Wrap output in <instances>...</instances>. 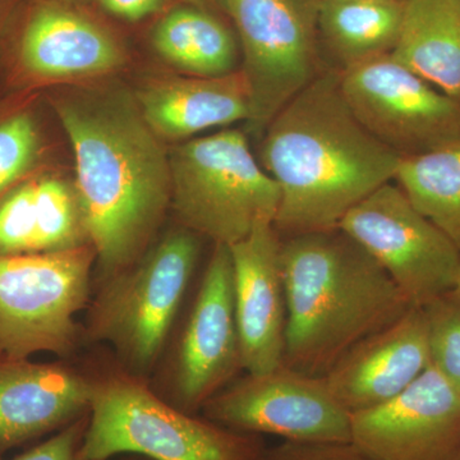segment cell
<instances>
[{
  "mask_svg": "<svg viewBox=\"0 0 460 460\" xmlns=\"http://www.w3.org/2000/svg\"><path fill=\"white\" fill-rule=\"evenodd\" d=\"M339 75L326 68L263 131L261 165L280 190V237L338 228L398 171L402 157L359 123Z\"/></svg>",
  "mask_w": 460,
  "mask_h": 460,
  "instance_id": "cell-1",
  "label": "cell"
},
{
  "mask_svg": "<svg viewBox=\"0 0 460 460\" xmlns=\"http://www.w3.org/2000/svg\"><path fill=\"white\" fill-rule=\"evenodd\" d=\"M75 162V192L102 277L148 250L171 205L169 153L140 109L119 96L56 102Z\"/></svg>",
  "mask_w": 460,
  "mask_h": 460,
  "instance_id": "cell-2",
  "label": "cell"
},
{
  "mask_svg": "<svg viewBox=\"0 0 460 460\" xmlns=\"http://www.w3.org/2000/svg\"><path fill=\"white\" fill-rule=\"evenodd\" d=\"M280 261L283 365L308 376H325L354 345L411 308L374 257L341 229L281 237Z\"/></svg>",
  "mask_w": 460,
  "mask_h": 460,
  "instance_id": "cell-3",
  "label": "cell"
},
{
  "mask_svg": "<svg viewBox=\"0 0 460 460\" xmlns=\"http://www.w3.org/2000/svg\"><path fill=\"white\" fill-rule=\"evenodd\" d=\"M263 452L255 434L196 419L163 401L138 376L93 383L84 460L119 454L150 460H261Z\"/></svg>",
  "mask_w": 460,
  "mask_h": 460,
  "instance_id": "cell-4",
  "label": "cell"
},
{
  "mask_svg": "<svg viewBox=\"0 0 460 460\" xmlns=\"http://www.w3.org/2000/svg\"><path fill=\"white\" fill-rule=\"evenodd\" d=\"M171 205L184 228L232 246L275 223L280 190L239 129L193 138L169 151Z\"/></svg>",
  "mask_w": 460,
  "mask_h": 460,
  "instance_id": "cell-5",
  "label": "cell"
},
{
  "mask_svg": "<svg viewBox=\"0 0 460 460\" xmlns=\"http://www.w3.org/2000/svg\"><path fill=\"white\" fill-rule=\"evenodd\" d=\"M199 253L196 233L177 229L104 278L90 305L87 337L111 344L133 376L150 372L164 349Z\"/></svg>",
  "mask_w": 460,
  "mask_h": 460,
  "instance_id": "cell-6",
  "label": "cell"
},
{
  "mask_svg": "<svg viewBox=\"0 0 460 460\" xmlns=\"http://www.w3.org/2000/svg\"><path fill=\"white\" fill-rule=\"evenodd\" d=\"M91 244L60 252L0 255V358L68 356L75 317L90 299Z\"/></svg>",
  "mask_w": 460,
  "mask_h": 460,
  "instance_id": "cell-7",
  "label": "cell"
},
{
  "mask_svg": "<svg viewBox=\"0 0 460 460\" xmlns=\"http://www.w3.org/2000/svg\"><path fill=\"white\" fill-rule=\"evenodd\" d=\"M237 29L251 95V131L272 118L326 68L319 51L320 0H217Z\"/></svg>",
  "mask_w": 460,
  "mask_h": 460,
  "instance_id": "cell-8",
  "label": "cell"
},
{
  "mask_svg": "<svg viewBox=\"0 0 460 460\" xmlns=\"http://www.w3.org/2000/svg\"><path fill=\"white\" fill-rule=\"evenodd\" d=\"M338 228L374 257L411 307H425L456 288L459 248L394 181L354 206Z\"/></svg>",
  "mask_w": 460,
  "mask_h": 460,
  "instance_id": "cell-9",
  "label": "cell"
},
{
  "mask_svg": "<svg viewBox=\"0 0 460 460\" xmlns=\"http://www.w3.org/2000/svg\"><path fill=\"white\" fill-rule=\"evenodd\" d=\"M345 102L359 123L401 157L429 153L460 136V102L392 53L339 68Z\"/></svg>",
  "mask_w": 460,
  "mask_h": 460,
  "instance_id": "cell-10",
  "label": "cell"
},
{
  "mask_svg": "<svg viewBox=\"0 0 460 460\" xmlns=\"http://www.w3.org/2000/svg\"><path fill=\"white\" fill-rule=\"evenodd\" d=\"M206 419L244 434L281 436L293 443L352 444V414L325 378L281 365L220 390L204 408Z\"/></svg>",
  "mask_w": 460,
  "mask_h": 460,
  "instance_id": "cell-11",
  "label": "cell"
},
{
  "mask_svg": "<svg viewBox=\"0 0 460 460\" xmlns=\"http://www.w3.org/2000/svg\"><path fill=\"white\" fill-rule=\"evenodd\" d=\"M242 367L235 317L234 279L228 246L215 244L172 362V399L193 414Z\"/></svg>",
  "mask_w": 460,
  "mask_h": 460,
  "instance_id": "cell-12",
  "label": "cell"
},
{
  "mask_svg": "<svg viewBox=\"0 0 460 460\" xmlns=\"http://www.w3.org/2000/svg\"><path fill=\"white\" fill-rule=\"evenodd\" d=\"M352 444L371 460H460V392L429 365L402 394L352 414Z\"/></svg>",
  "mask_w": 460,
  "mask_h": 460,
  "instance_id": "cell-13",
  "label": "cell"
},
{
  "mask_svg": "<svg viewBox=\"0 0 460 460\" xmlns=\"http://www.w3.org/2000/svg\"><path fill=\"white\" fill-rule=\"evenodd\" d=\"M280 244L274 223L265 222L229 246L242 367L251 375L283 365L287 302Z\"/></svg>",
  "mask_w": 460,
  "mask_h": 460,
  "instance_id": "cell-14",
  "label": "cell"
},
{
  "mask_svg": "<svg viewBox=\"0 0 460 460\" xmlns=\"http://www.w3.org/2000/svg\"><path fill=\"white\" fill-rule=\"evenodd\" d=\"M429 367L428 321L411 307L393 325L366 338L323 376L350 414L385 404Z\"/></svg>",
  "mask_w": 460,
  "mask_h": 460,
  "instance_id": "cell-15",
  "label": "cell"
},
{
  "mask_svg": "<svg viewBox=\"0 0 460 460\" xmlns=\"http://www.w3.org/2000/svg\"><path fill=\"white\" fill-rule=\"evenodd\" d=\"M93 383L62 363L0 358V456L86 416Z\"/></svg>",
  "mask_w": 460,
  "mask_h": 460,
  "instance_id": "cell-16",
  "label": "cell"
},
{
  "mask_svg": "<svg viewBox=\"0 0 460 460\" xmlns=\"http://www.w3.org/2000/svg\"><path fill=\"white\" fill-rule=\"evenodd\" d=\"M18 56L30 74L45 78L87 77L123 65L118 42L89 18L57 3H40L27 16Z\"/></svg>",
  "mask_w": 460,
  "mask_h": 460,
  "instance_id": "cell-17",
  "label": "cell"
},
{
  "mask_svg": "<svg viewBox=\"0 0 460 460\" xmlns=\"http://www.w3.org/2000/svg\"><path fill=\"white\" fill-rule=\"evenodd\" d=\"M138 109L160 140L180 141L199 132L248 122L251 95L241 71L223 77H169L138 93Z\"/></svg>",
  "mask_w": 460,
  "mask_h": 460,
  "instance_id": "cell-18",
  "label": "cell"
},
{
  "mask_svg": "<svg viewBox=\"0 0 460 460\" xmlns=\"http://www.w3.org/2000/svg\"><path fill=\"white\" fill-rule=\"evenodd\" d=\"M393 57L460 102V0H402Z\"/></svg>",
  "mask_w": 460,
  "mask_h": 460,
  "instance_id": "cell-19",
  "label": "cell"
},
{
  "mask_svg": "<svg viewBox=\"0 0 460 460\" xmlns=\"http://www.w3.org/2000/svg\"><path fill=\"white\" fill-rule=\"evenodd\" d=\"M402 0H320L319 31L345 68L394 50Z\"/></svg>",
  "mask_w": 460,
  "mask_h": 460,
  "instance_id": "cell-20",
  "label": "cell"
},
{
  "mask_svg": "<svg viewBox=\"0 0 460 460\" xmlns=\"http://www.w3.org/2000/svg\"><path fill=\"white\" fill-rule=\"evenodd\" d=\"M159 56L193 77L237 72L238 44L219 18L201 8L181 7L166 14L153 33Z\"/></svg>",
  "mask_w": 460,
  "mask_h": 460,
  "instance_id": "cell-21",
  "label": "cell"
},
{
  "mask_svg": "<svg viewBox=\"0 0 460 460\" xmlns=\"http://www.w3.org/2000/svg\"><path fill=\"white\" fill-rule=\"evenodd\" d=\"M394 181L460 250V136L429 153L402 157Z\"/></svg>",
  "mask_w": 460,
  "mask_h": 460,
  "instance_id": "cell-22",
  "label": "cell"
},
{
  "mask_svg": "<svg viewBox=\"0 0 460 460\" xmlns=\"http://www.w3.org/2000/svg\"><path fill=\"white\" fill-rule=\"evenodd\" d=\"M38 214V252H60L86 246L80 202L66 181L45 177L33 181Z\"/></svg>",
  "mask_w": 460,
  "mask_h": 460,
  "instance_id": "cell-23",
  "label": "cell"
},
{
  "mask_svg": "<svg viewBox=\"0 0 460 460\" xmlns=\"http://www.w3.org/2000/svg\"><path fill=\"white\" fill-rule=\"evenodd\" d=\"M422 310L428 321L429 365L460 392V295L450 290Z\"/></svg>",
  "mask_w": 460,
  "mask_h": 460,
  "instance_id": "cell-24",
  "label": "cell"
},
{
  "mask_svg": "<svg viewBox=\"0 0 460 460\" xmlns=\"http://www.w3.org/2000/svg\"><path fill=\"white\" fill-rule=\"evenodd\" d=\"M27 253H39L33 181L0 199V255Z\"/></svg>",
  "mask_w": 460,
  "mask_h": 460,
  "instance_id": "cell-25",
  "label": "cell"
},
{
  "mask_svg": "<svg viewBox=\"0 0 460 460\" xmlns=\"http://www.w3.org/2000/svg\"><path fill=\"white\" fill-rule=\"evenodd\" d=\"M39 147L38 128L29 114H14L0 122V193L31 168Z\"/></svg>",
  "mask_w": 460,
  "mask_h": 460,
  "instance_id": "cell-26",
  "label": "cell"
},
{
  "mask_svg": "<svg viewBox=\"0 0 460 460\" xmlns=\"http://www.w3.org/2000/svg\"><path fill=\"white\" fill-rule=\"evenodd\" d=\"M89 423V413L83 419L59 429L48 440L35 445L31 449L11 459L0 460H84L81 456L84 431Z\"/></svg>",
  "mask_w": 460,
  "mask_h": 460,
  "instance_id": "cell-27",
  "label": "cell"
},
{
  "mask_svg": "<svg viewBox=\"0 0 460 460\" xmlns=\"http://www.w3.org/2000/svg\"><path fill=\"white\" fill-rule=\"evenodd\" d=\"M261 460H371L353 444H314L286 441L269 452Z\"/></svg>",
  "mask_w": 460,
  "mask_h": 460,
  "instance_id": "cell-28",
  "label": "cell"
},
{
  "mask_svg": "<svg viewBox=\"0 0 460 460\" xmlns=\"http://www.w3.org/2000/svg\"><path fill=\"white\" fill-rule=\"evenodd\" d=\"M100 3L114 16L127 21L142 20L162 7V0H100Z\"/></svg>",
  "mask_w": 460,
  "mask_h": 460,
  "instance_id": "cell-29",
  "label": "cell"
},
{
  "mask_svg": "<svg viewBox=\"0 0 460 460\" xmlns=\"http://www.w3.org/2000/svg\"><path fill=\"white\" fill-rule=\"evenodd\" d=\"M454 290H456V292L458 293V295H460V270L458 274V279H456V288H454Z\"/></svg>",
  "mask_w": 460,
  "mask_h": 460,
  "instance_id": "cell-30",
  "label": "cell"
},
{
  "mask_svg": "<svg viewBox=\"0 0 460 460\" xmlns=\"http://www.w3.org/2000/svg\"><path fill=\"white\" fill-rule=\"evenodd\" d=\"M198 2H199V3H206V2H208V0H198Z\"/></svg>",
  "mask_w": 460,
  "mask_h": 460,
  "instance_id": "cell-31",
  "label": "cell"
},
{
  "mask_svg": "<svg viewBox=\"0 0 460 460\" xmlns=\"http://www.w3.org/2000/svg\"><path fill=\"white\" fill-rule=\"evenodd\" d=\"M0 4H2V0H0Z\"/></svg>",
  "mask_w": 460,
  "mask_h": 460,
  "instance_id": "cell-32",
  "label": "cell"
}]
</instances>
